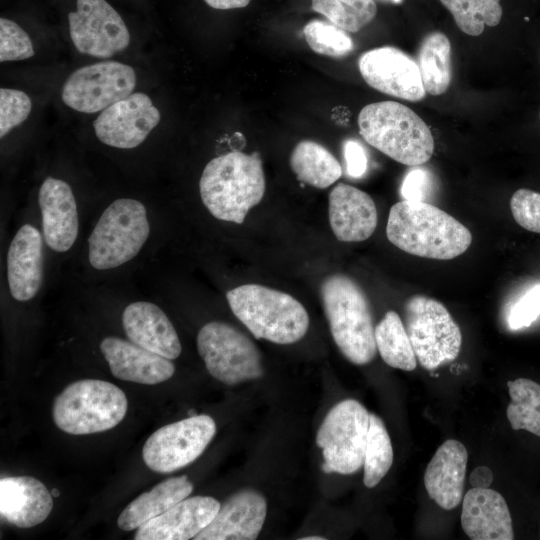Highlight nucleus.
Returning a JSON list of instances; mask_svg holds the SVG:
<instances>
[{
    "instance_id": "a19ab883",
    "label": "nucleus",
    "mask_w": 540,
    "mask_h": 540,
    "mask_svg": "<svg viewBox=\"0 0 540 540\" xmlns=\"http://www.w3.org/2000/svg\"><path fill=\"white\" fill-rule=\"evenodd\" d=\"M494 479L492 470L487 466H477L470 474L472 488H489Z\"/></svg>"
},
{
    "instance_id": "6ab92c4d",
    "label": "nucleus",
    "mask_w": 540,
    "mask_h": 540,
    "mask_svg": "<svg viewBox=\"0 0 540 540\" xmlns=\"http://www.w3.org/2000/svg\"><path fill=\"white\" fill-rule=\"evenodd\" d=\"M221 504L213 497H186L137 529L135 540H187L214 519Z\"/></svg>"
},
{
    "instance_id": "c85d7f7f",
    "label": "nucleus",
    "mask_w": 540,
    "mask_h": 540,
    "mask_svg": "<svg viewBox=\"0 0 540 540\" xmlns=\"http://www.w3.org/2000/svg\"><path fill=\"white\" fill-rule=\"evenodd\" d=\"M377 350L390 367L413 371L417 366L414 348L405 325L395 311H387L375 327Z\"/></svg>"
},
{
    "instance_id": "412c9836",
    "label": "nucleus",
    "mask_w": 540,
    "mask_h": 540,
    "mask_svg": "<svg viewBox=\"0 0 540 540\" xmlns=\"http://www.w3.org/2000/svg\"><path fill=\"white\" fill-rule=\"evenodd\" d=\"M122 325L128 339L147 350L170 360L181 354V343L173 324L152 302L128 304L122 313Z\"/></svg>"
},
{
    "instance_id": "79ce46f5",
    "label": "nucleus",
    "mask_w": 540,
    "mask_h": 540,
    "mask_svg": "<svg viewBox=\"0 0 540 540\" xmlns=\"http://www.w3.org/2000/svg\"><path fill=\"white\" fill-rule=\"evenodd\" d=\"M251 0H204L210 7L218 10H229L246 7Z\"/></svg>"
},
{
    "instance_id": "c03bdc74",
    "label": "nucleus",
    "mask_w": 540,
    "mask_h": 540,
    "mask_svg": "<svg viewBox=\"0 0 540 540\" xmlns=\"http://www.w3.org/2000/svg\"><path fill=\"white\" fill-rule=\"evenodd\" d=\"M324 539H325L324 537H320V536H308V537L302 538V540H324Z\"/></svg>"
},
{
    "instance_id": "39448f33",
    "label": "nucleus",
    "mask_w": 540,
    "mask_h": 540,
    "mask_svg": "<svg viewBox=\"0 0 540 540\" xmlns=\"http://www.w3.org/2000/svg\"><path fill=\"white\" fill-rule=\"evenodd\" d=\"M226 297L234 315L256 339L292 344L307 333L308 313L288 293L259 284H245L229 290Z\"/></svg>"
},
{
    "instance_id": "6e6552de",
    "label": "nucleus",
    "mask_w": 540,
    "mask_h": 540,
    "mask_svg": "<svg viewBox=\"0 0 540 540\" xmlns=\"http://www.w3.org/2000/svg\"><path fill=\"white\" fill-rule=\"evenodd\" d=\"M404 325L416 358L425 369L434 370L459 355L461 330L441 302L423 295L408 298Z\"/></svg>"
},
{
    "instance_id": "cd10ccee",
    "label": "nucleus",
    "mask_w": 540,
    "mask_h": 540,
    "mask_svg": "<svg viewBox=\"0 0 540 540\" xmlns=\"http://www.w3.org/2000/svg\"><path fill=\"white\" fill-rule=\"evenodd\" d=\"M417 64L426 93H445L452 80L451 43L439 31L427 34L418 49Z\"/></svg>"
},
{
    "instance_id": "aec40b11",
    "label": "nucleus",
    "mask_w": 540,
    "mask_h": 540,
    "mask_svg": "<svg viewBox=\"0 0 540 540\" xmlns=\"http://www.w3.org/2000/svg\"><path fill=\"white\" fill-rule=\"evenodd\" d=\"M100 350L111 373L120 380L153 385L168 380L175 372L170 359L130 340L108 336L101 341Z\"/></svg>"
},
{
    "instance_id": "393cba45",
    "label": "nucleus",
    "mask_w": 540,
    "mask_h": 540,
    "mask_svg": "<svg viewBox=\"0 0 540 540\" xmlns=\"http://www.w3.org/2000/svg\"><path fill=\"white\" fill-rule=\"evenodd\" d=\"M52 508V494L38 479L13 476L0 480V514L8 523L20 528L36 526Z\"/></svg>"
},
{
    "instance_id": "58836bf2",
    "label": "nucleus",
    "mask_w": 540,
    "mask_h": 540,
    "mask_svg": "<svg viewBox=\"0 0 540 540\" xmlns=\"http://www.w3.org/2000/svg\"><path fill=\"white\" fill-rule=\"evenodd\" d=\"M431 187V176L422 168L411 169L401 185V195L404 200L425 201Z\"/></svg>"
},
{
    "instance_id": "ea45409f",
    "label": "nucleus",
    "mask_w": 540,
    "mask_h": 540,
    "mask_svg": "<svg viewBox=\"0 0 540 540\" xmlns=\"http://www.w3.org/2000/svg\"><path fill=\"white\" fill-rule=\"evenodd\" d=\"M347 173L353 178L362 177L368 166V157L364 147L357 141L349 139L343 145Z\"/></svg>"
},
{
    "instance_id": "5701e85b",
    "label": "nucleus",
    "mask_w": 540,
    "mask_h": 540,
    "mask_svg": "<svg viewBox=\"0 0 540 540\" xmlns=\"http://www.w3.org/2000/svg\"><path fill=\"white\" fill-rule=\"evenodd\" d=\"M461 526L472 540L514 539L508 505L499 492L490 488H472L466 492Z\"/></svg>"
},
{
    "instance_id": "473e14b6",
    "label": "nucleus",
    "mask_w": 540,
    "mask_h": 540,
    "mask_svg": "<svg viewBox=\"0 0 540 540\" xmlns=\"http://www.w3.org/2000/svg\"><path fill=\"white\" fill-rule=\"evenodd\" d=\"M312 9L351 33L367 26L377 14L374 0H312Z\"/></svg>"
},
{
    "instance_id": "9d476101",
    "label": "nucleus",
    "mask_w": 540,
    "mask_h": 540,
    "mask_svg": "<svg viewBox=\"0 0 540 540\" xmlns=\"http://www.w3.org/2000/svg\"><path fill=\"white\" fill-rule=\"evenodd\" d=\"M197 350L216 380L235 385L263 376L261 355L242 332L225 322L211 321L197 334Z\"/></svg>"
},
{
    "instance_id": "f3484780",
    "label": "nucleus",
    "mask_w": 540,
    "mask_h": 540,
    "mask_svg": "<svg viewBox=\"0 0 540 540\" xmlns=\"http://www.w3.org/2000/svg\"><path fill=\"white\" fill-rule=\"evenodd\" d=\"M10 295L19 302L33 299L44 276L43 237L31 224H23L12 238L6 257Z\"/></svg>"
},
{
    "instance_id": "20e7f679",
    "label": "nucleus",
    "mask_w": 540,
    "mask_h": 540,
    "mask_svg": "<svg viewBox=\"0 0 540 540\" xmlns=\"http://www.w3.org/2000/svg\"><path fill=\"white\" fill-rule=\"evenodd\" d=\"M358 127L369 145L401 164L419 166L433 154L430 128L401 103L381 101L364 106L358 115Z\"/></svg>"
},
{
    "instance_id": "bb28decb",
    "label": "nucleus",
    "mask_w": 540,
    "mask_h": 540,
    "mask_svg": "<svg viewBox=\"0 0 540 540\" xmlns=\"http://www.w3.org/2000/svg\"><path fill=\"white\" fill-rule=\"evenodd\" d=\"M290 166L297 179L315 188L324 189L342 175V168L335 156L321 144L300 141L292 150Z\"/></svg>"
},
{
    "instance_id": "2f4dec72",
    "label": "nucleus",
    "mask_w": 540,
    "mask_h": 540,
    "mask_svg": "<svg viewBox=\"0 0 540 540\" xmlns=\"http://www.w3.org/2000/svg\"><path fill=\"white\" fill-rule=\"evenodd\" d=\"M450 11L458 28L470 36H479L485 26H497L502 18L500 0H440Z\"/></svg>"
},
{
    "instance_id": "72a5a7b5",
    "label": "nucleus",
    "mask_w": 540,
    "mask_h": 540,
    "mask_svg": "<svg viewBox=\"0 0 540 540\" xmlns=\"http://www.w3.org/2000/svg\"><path fill=\"white\" fill-rule=\"evenodd\" d=\"M303 34L309 47L321 55L344 57L354 48L347 31L331 22L312 20L304 26Z\"/></svg>"
},
{
    "instance_id": "423d86ee",
    "label": "nucleus",
    "mask_w": 540,
    "mask_h": 540,
    "mask_svg": "<svg viewBox=\"0 0 540 540\" xmlns=\"http://www.w3.org/2000/svg\"><path fill=\"white\" fill-rule=\"evenodd\" d=\"M150 234L145 205L118 198L100 215L88 238V261L95 270H112L134 259Z\"/></svg>"
},
{
    "instance_id": "4468645a",
    "label": "nucleus",
    "mask_w": 540,
    "mask_h": 540,
    "mask_svg": "<svg viewBox=\"0 0 540 540\" xmlns=\"http://www.w3.org/2000/svg\"><path fill=\"white\" fill-rule=\"evenodd\" d=\"M160 118L151 98L143 92H136L101 111L93 122V128L103 144L132 149L146 140Z\"/></svg>"
},
{
    "instance_id": "f704fd0d",
    "label": "nucleus",
    "mask_w": 540,
    "mask_h": 540,
    "mask_svg": "<svg viewBox=\"0 0 540 540\" xmlns=\"http://www.w3.org/2000/svg\"><path fill=\"white\" fill-rule=\"evenodd\" d=\"M33 43L16 22L0 18V61H19L34 55Z\"/></svg>"
},
{
    "instance_id": "e433bc0d",
    "label": "nucleus",
    "mask_w": 540,
    "mask_h": 540,
    "mask_svg": "<svg viewBox=\"0 0 540 540\" xmlns=\"http://www.w3.org/2000/svg\"><path fill=\"white\" fill-rule=\"evenodd\" d=\"M514 220L524 229L540 233V193L521 188L510 199Z\"/></svg>"
},
{
    "instance_id": "f8f14e48",
    "label": "nucleus",
    "mask_w": 540,
    "mask_h": 540,
    "mask_svg": "<svg viewBox=\"0 0 540 540\" xmlns=\"http://www.w3.org/2000/svg\"><path fill=\"white\" fill-rule=\"evenodd\" d=\"M215 433V421L204 414L167 424L146 440L143 460L154 472L171 473L195 461Z\"/></svg>"
},
{
    "instance_id": "a211bd4d",
    "label": "nucleus",
    "mask_w": 540,
    "mask_h": 540,
    "mask_svg": "<svg viewBox=\"0 0 540 540\" xmlns=\"http://www.w3.org/2000/svg\"><path fill=\"white\" fill-rule=\"evenodd\" d=\"M267 502L257 491L241 490L229 497L195 540H254L262 530Z\"/></svg>"
},
{
    "instance_id": "f257e3e1",
    "label": "nucleus",
    "mask_w": 540,
    "mask_h": 540,
    "mask_svg": "<svg viewBox=\"0 0 540 540\" xmlns=\"http://www.w3.org/2000/svg\"><path fill=\"white\" fill-rule=\"evenodd\" d=\"M386 235L411 255L450 260L471 245L472 234L447 212L425 201L402 200L389 212Z\"/></svg>"
},
{
    "instance_id": "c756f323",
    "label": "nucleus",
    "mask_w": 540,
    "mask_h": 540,
    "mask_svg": "<svg viewBox=\"0 0 540 540\" xmlns=\"http://www.w3.org/2000/svg\"><path fill=\"white\" fill-rule=\"evenodd\" d=\"M510 403L506 415L513 430L540 437V384L527 378L507 382Z\"/></svg>"
},
{
    "instance_id": "2eb2a0df",
    "label": "nucleus",
    "mask_w": 540,
    "mask_h": 540,
    "mask_svg": "<svg viewBox=\"0 0 540 540\" xmlns=\"http://www.w3.org/2000/svg\"><path fill=\"white\" fill-rule=\"evenodd\" d=\"M358 67L365 82L384 94L413 102L426 95L417 62L396 47L383 46L364 52Z\"/></svg>"
},
{
    "instance_id": "4be33fe9",
    "label": "nucleus",
    "mask_w": 540,
    "mask_h": 540,
    "mask_svg": "<svg viewBox=\"0 0 540 540\" xmlns=\"http://www.w3.org/2000/svg\"><path fill=\"white\" fill-rule=\"evenodd\" d=\"M329 222L335 237L344 242L368 239L377 226V209L370 195L345 184L329 194Z\"/></svg>"
},
{
    "instance_id": "c9c22d12",
    "label": "nucleus",
    "mask_w": 540,
    "mask_h": 540,
    "mask_svg": "<svg viewBox=\"0 0 540 540\" xmlns=\"http://www.w3.org/2000/svg\"><path fill=\"white\" fill-rule=\"evenodd\" d=\"M32 109L30 97L23 91L11 88L0 89V137L23 123Z\"/></svg>"
},
{
    "instance_id": "4c0bfd02",
    "label": "nucleus",
    "mask_w": 540,
    "mask_h": 540,
    "mask_svg": "<svg viewBox=\"0 0 540 540\" xmlns=\"http://www.w3.org/2000/svg\"><path fill=\"white\" fill-rule=\"evenodd\" d=\"M540 316V284L525 291L510 307L507 323L510 329L530 326Z\"/></svg>"
},
{
    "instance_id": "a18cd8bd",
    "label": "nucleus",
    "mask_w": 540,
    "mask_h": 540,
    "mask_svg": "<svg viewBox=\"0 0 540 540\" xmlns=\"http://www.w3.org/2000/svg\"><path fill=\"white\" fill-rule=\"evenodd\" d=\"M51 494H52V496H54V497H58V496L60 495V492H59L58 489L53 488V489L51 490Z\"/></svg>"
},
{
    "instance_id": "37998d69",
    "label": "nucleus",
    "mask_w": 540,
    "mask_h": 540,
    "mask_svg": "<svg viewBox=\"0 0 540 540\" xmlns=\"http://www.w3.org/2000/svg\"><path fill=\"white\" fill-rule=\"evenodd\" d=\"M387 4H401L403 0H377Z\"/></svg>"
},
{
    "instance_id": "a878e982",
    "label": "nucleus",
    "mask_w": 540,
    "mask_h": 540,
    "mask_svg": "<svg viewBox=\"0 0 540 540\" xmlns=\"http://www.w3.org/2000/svg\"><path fill=\"white\" fill-rule=\"evenodd\" d=\"M192 491L193 485L186 475L169 478L130 502L119 515L117 525L124 531L138 529L188 497Z\"/></svg>"
},
{
    "instance_id": "7c9ffc66",
    "label": "nucleus",
    "mask_w": 540,
    "mask_h": 540,
    "mask_svg": "<svg viewBox=\"0 0 540 540\" xmlns=\"http://www.w3.org/2000/svg\"><path fill=\"white\" fill-rule=\"evenodd\" d=\"M393 463V448L384 422L370 413L363 482L367 488L375 487L387 474Z\"/></svg>"
},
{
    "instance_id": "ddd939ff",
    "label": "nucleus",
    "mask_w": 540,
    "mask_h": 540,
    "mask_svg": "<svg viewBox=\"0 0 540 540\" xmlns=\"http://www.w3.org/2000/svg\"><path fill=\"white\" fill-rule=\"evenodd\" d=\"M68 22L71 40L82 54L106 59L130 44L124 20L106 0H77Z\"/></svg>"
},
{
    "instance_id": "49530a36",
    "label": "nucleus",
    "mask_w": 540,
    "mask_h": 540,
    "mask_svg": "<svg viewBox=\"0 0 540 540\" xmlns=\"http://www.w3.org/2000/svg\"><path fill=\"white\" fill-rule=\"evenodd\" d=\"M539 117H540V113H539Z\"/></svg>"
},
{
    "instance_id": "f03ea898",
    "label": "nucleus",
    "mask_w": 540,
    "mask_h": 540,
    "mask_svg": "<svg viewBox=\"0 0 540 540\" xmlns=\"http://www.w3.org/2000/svg\"><path fill=\"white\" fill-rule=\"evenodd\" d=\"M266 188L257 152L232 151L210 160L199 180L201 200L218 220L242 224L248 211L263 198Z\"/></svg>"
},
{
    "instance_id": "7ed1b4c3",
    "label": "nucleus",
    "mask_w": 540,
    "mask_h": 540,
    "mask_svg": "<svg viewBox=\"0 0 540 540\" xmlns=\"http://www.w3.org/2000/svg\"><path fill=\"white\" fill-rule=\"evenodd\" d=\"M320 294L332 337L341 353L355 365L371 362L377 346L366 293L352 278L334 274L323 280Z\"/></svg>"
},
{
    "instance_id": "9b49d317",
    "label": "nucleus",
    "mask_w": 540,
    "mask_h": 540,
    "mask_svg": "<svg viewBox=\"0 0 540 540\" xmlns=\"http://www.w3.org/2000/svg\"><path fill=\"white\" fill-rule=\"evenodd\" d=\"M134 69L117 61H101L72 72L63 84L61 98L66 106L92 114L103 111L129 96L136 86Z\"/></svg>"
},
{
    "instance_id": "0eeeda50",
    "label": "nucleus",
    "mask_w": 540,
    "mask_h": 540,
    "mask_svg": "<svg viewBox=\"0 0 540 540\" xmlns=\"http://www.w3.org/2000/svg\"><path fill=\"white\" fill-rule=\"evenodd\" d=\"M127 398L116 385L83 379L68 385L54 400L56 426L73 435L103 432L119 424L127 412Z\"/></svg>"
},
{
    "instance_id": "dca6fc26",
    "label": "nucleus",
    "mask_w": 540,
    "mask_h": 540,
    "mask_svg": "<svg viewBox=\"0 0 540 540\" xmlns=\"http://www.w3.org/2000/svg\"><path fill=\"white\" fill-rule=\"evenodd\" d=\"M38 205L46 245L57 253L67 252L79 232L77 203L71 186L62 179L46 177L39 188Z\"/></svg>"
},
{
    "instance_id": "1a4fd4ad",
    "label": "nucleus",
    "mask_w": 540,
    "mask_h": 540,
    "mask_svg": "<svg viewBox=\"0 0 540 540\" xmlns=\"http://www.w3.org/2000/svg\"><path fill=\"white\" fill-rule=\"evenodd\" d=\"M370 413L355 399L333 406L316 436L322 448L325 473L354 474L364 464Z\"/></svg>"
},
{
    "instance_id": "b1692460",
    "label": "nucleus",
    "mask_w": 540,
    "mask_h": 540,
    "mask_svg": "<svg viewBox=\"0 0 540 540\" xmlns=\"http://www.w3.org/2000/svg\"><path fill=\"white\" fill-rule=\"evenodd\" d=\"M467 461L466 447L458 440L448 439L428 463L425 488L429 497L444 510L456 508L463 499Z\"/></svg>"
}]
</instances>
